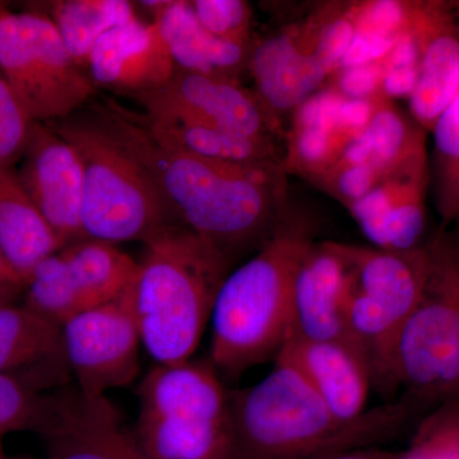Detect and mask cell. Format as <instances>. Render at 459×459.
<instances>
[{"label":"cell","mask_w":459,"mask_h":459,"mask_svg":"<svg viewBox=\"0 0 459 459\" xmlns=\"http://www.w3.org/2000/svg\"><path fill=\"white\" fill-rule=\"evenodd\" d=\"M96 119L150 175L175 221L211 244L230 263L258 250L277 229L290 199L282 165L211 161L161 143L141 114L108 98Z\"/></svg>","instance_id":"1"},{"label":"cell","mask_w":459,"mask_h":459,"mask_svg":"<svg viewBox=\"0 0 459 459\" xmlns=\"http://www.w3.org/2000/svg\"><path fill=\"white\" fill-rule=\"evenodd\" d=\"M314 241L312 217L289 202L272 237L226 276L210 322V361L220 376L235 379L279 355L289 337L296 271Z\"/></svg>","instance_id":"2"},{"label":"cell","mask_w":459,"mask_h":459,"mask_svg":"<svg viewBox=\"0 0 459 459\" xmlns=\"http://www.w3.org/2000/svg\"><path fill=\"white\" fill-rule=\"evenodd\" d=\"M261 382L230 394L235 459H322L388 435L409 418L407 403L338 421L300 369L276 356Z\"/></svg>","instance_id":"3"},{"label":"cell","mask_w":459,"mask_h":459,"mask_svg":"<svg viewBox=\"0 0 459 459\" xmlns=\"http://www.w3.org/2000/svg\"><path fill=\"white\" fill-rule=\"evenodd\" d=\"M144 246L129 289L142 346L156 364L188 361L232 264L179 222L166 226Z\"/></svg>","instance_id":"4"},{"label":"cell","mask_w":459,"mask_h":459,"mask_svg":"<svg viewBox=\"0 0 459 459\" xmlns=\"http://www.w3.org/2000/svg\"><path fill=\"white\" fill-rule=\"evenodd\" d=\"M138 394L134 435L148 459H235L230 394L211 361L156 364Z\"/></svg>","instance_id":"5"},{"label":"cell","mask_w":459,"mask_h":459,"mask_svg":"<svg viewBox=\"0 0 459 459\" xmlns=\"http://www.w3.org/2000/svg\"><path fill=\"white\" fill-rule=\"evenodd\" d=\"M77 151L83 165L82 228L86 238L117 244L146 241L172 220L140 162L93 117L48 123Z\"/></svg>","instance_id":"6"},{"label":"cell","mask_w":459,"mask_h":459,"mask_svg":"<svg viewBox=\"0 0 459 459\" xmlns=\"http://www.w3.org/2000/svg\"><path fill=\"white\" fill-rule=\"evenodd\" d=\"M351 263L346 299L350 337L383 394L398 388L395 351L427 280L428 241L406 252L346 244Z\"/></svg>","instance_id":"7"},{"label":"cell","mask_w":459,"mask_h":459,"mask_svg":"<svg viewBox=\"0 0 459 459\" xmlns=\"http://www.w3.org/2000/svg\"><path fill=\"white\" fill-rule=\"evenodd\" d=\"M429 267L418 307L395 351V379L411 400H459V234L428 241Z\"/></svg>","instance_id":"8"},{"label":"cell","mask_w":459,"mask_h":459,"mask_svg":"<svg viewBox=\"0 0 459 459\" xmlns=\"http://www.w3.org/2000/svg\"><path fill=\"white\" fill-rule=\"evenodd\" d=\"M0 69L32 123L68 119L96 92L42 12L0 9Z\"/></svg>","instance_id":"9"},{"label":"cell","mask_w":459,"mask_h":459,"mask_svg":"<svg viewBox=\"0 0 459 459\" xmlns=\"http://www.w3.org/2000/svg\"><path fill=\"white\" fill-rule=\"evenodd\" d=\"M62 332L66 364L83 397H107L140 373L142 340L129 290L111 303L78 314Z\"/></svg>","instance_id":"10"},{"label":"cell","mask_w":459,"mask_h":459,"mask_svg":"<svg viewBox=\"0 0 459 459\" xmlns=\"http://www.w3.org/2000/svg\"><path fill=\"white\" fill-rule=\"evenodd\" d=\"M133 99L144 115L204 124L244 137L279 142L280 123L238 80L175 69L168 83Z\"/></svg>","instance_id":"11"},{"label":"cell","mask_w":459,"mask_h":459,"mask_svg":"<svg viewBox=\"0 0 459 459\" xmlns=\"http://www.w3.org/2000/svg\"><path fill=\"white\" fill-rule=\"evenodd\" d=\"M18 179L63 247L86 240L84 174L75 148L45 123H32Z\"/></svg>","instance_id":"12"},{"label":"cell","mask_w":459,"mask_h":459,"mask_svg":"<svg viewBox=\"0 0 459 459\" xmlns=\"http://www.w3.org/2000/svg\"><path fill=\"white\" fill-rule=\"evenodd\" d=\"M350 274L346 244L314 241L296 271L287 340L342 342L356 349L346 322Z\"/></svg>","instance_id":"13"},{"label":"cell","mask_w":459,"mask_h":459,"mask_svg":"<svg viewBox=\"0 0 459 459\" xmlns=\"http://www.w3.org/2000/svg\"><path fill=\"white\" fill-rule=\"evenodd\" d=\"M39 429L49 440L50 459H148L107 397L71 391L50 398Z\"/></svg>","instance_id":"14"},{"label":"cell","mask_w":459,"mask_h":459,"mask_svg":"<svg viewBox=\"0 0 459 459\" xmlns=\"http://www.w3.org/2000/svg\"><path fill=\"white\" fill-rule=\"evenodd\" d=\"M413 21L421 57L410 113L431 132L459 93V3L413 2Z\"/></svg>","instance_id":"15"},{"label":"cell","mask_w":459,"mask_h":459,"mask_svg":"<svg viewBox=\"0 0 459 459\" xmlns=\"http://www.w3.org/2000/svg\"><path fill=\"white\" fill-rule=\"evenodd\" d=\"M175 69L155 23L142 22L138 17L105 33L87 65L96 87L131 98L164 86Z\"/></svg>","instance_id":"16"},{"label":"cell","mask_w":459,"mask_h":459,"mask_svg":"<svg viewBox=\"0 0 459 459\" xmlns=\"http://www.w3.org/2000/svg\"><path fill=\"white\" fill-rule=\"evenodd\" d=\"M255 95L280 123L325 86L328 72L305 41L301 29L287 30L253 44L247 65Z\"/></svg>","instance_id":"17"},{"label":"cell","mask_w":459,"mask_h":459,"mask_svg":"<svg viewBox=\"0 0 459 459\" xmlns=\"http://www.w3.org/2000/svg\"><path fill=\"white\" fill-rule=\"evenodd\" d=\"M429 168L383 181L349 208L365 238L385 250L406 252L424 246Z\"/></svg>","instance_id":"18"},{"label":"cell","mask_w":459,"mask_h":459,"mask_svg":"<svg viewBox=\"0 0 459 459\" xmlns=\"http://www.w3.org/2000/svg\"><path fill=\"white\" fill-rule=\"evenodd\" d=\"M280 353L300 369L338 421L351 424L364 416L373 383L358 350L342 342L287 340Z\"/></svg>","instance_id":"19"},{"label":"cell","mask_w":459,"mask_h":459,"mask_svg":"<svg viewBox=\"0 0 459 459\" xmlns=\"http://www.w3.org/2000/svg\"><path fill=\"white\" fill-rule=\"evenodd\" d=\"M155 23L175 68L192 74L238 80L249 65L253 45L221 40L199 23L190 2L171 0Z\"/></svg>","instance_id":"20"},{"label":"cell","mask_w":459,"mask_h":459,"mask_svg":"<svg viewBox=\"0 0 459 459\" xmlns=\"http://www.w3.org/2000/svg\"><path fill=\"white\" fill-rule=\"evenodd\" d=\"M343 96L325 86L292 113L283 169L313 181L336 165L352 140L338 122Z\"/></svg>","instance_id":"21"},{"label":"cell","mask_w":459,"mask_h":459,"mask_svg":"<svg viewBox=\"0 0 459 459\" xmlns=\"http://www.w3.org/2000/svg\"><path fill=\"white\" fill-rule=\"evenodd\" d=\"M0 249L25 285L44 259L63 249L23 189L16 168H0Z\"/></svg>","instance_id":"22"},{"label":"cell","mask_w":459,"mask_h":459,"mask_svg":"<svg viewBox=\"0 0 459 459\" xmlns=\"http://www.w3.org/2000/svg\"><path fill=\"white\" fill-rule=\"evenodd\" d=\"M141 117L157 141L190 155L230 165H283L285 151L277 141L244 137L175 117Z\"/></svg>","instance_id":"23"},{"label":"cell","mask_w":459,"mask_h":459,"mask_svg":"<svg viewBox=\"0 0 459 459\" xmlns=\"http://www.w3.org/2000/svg\"><path fill=\"white\" fill-rule=\"evenodd\" d=\"M60 253L92 309L122 298L137 274L138 262L105 241L86 238L63 247Z\"/></svg>","instance_id":"24"},{"label":"cell","mask_w":459,"mask_h":459,"mask_svg":"<svg viewBox=\"0 0 459 459\" xmlns=\"http://www.w3.org/2000/svg\"><path fill=\"white\" fill-rule=\"evenodd\" d=\"M65 360L62 327L33 310L0 307V374Z\"/></svg>","instance_id":"25"},{"label":"cell","mask_w":459,"mask_h":459,"mask_svg":"<svg viewBox=\"0 0 459 459\" xmlns=\"http://www.w3.org/2000/svg\"><path fill=\"white\" fill-rule=\"evenodd\" d=\"M74 62L87 71L89 57L105 33L137 18L126 0H60L49 3V13Z\"/></svg>","instance_id":"26"},{"label":"cell","mask_w":459,"mask_h":459,"mask_svg":"<svg viewBox=\"0 0 459 459\" xmlns=\"http://www.w3.org/2000/svg\"><path fill=\"white\" fill-rule=\"evenodd\" d=\"M429 186L444 226L459 221V93L435 124Z\"/></svg>","instance_id":"27"},{"label":"cell","mask_w":459,"mask_h":459,"mask_svg":"<svg viewBox=\"0 0 459 459\" xmlns=\"http://www.w3.org/2000/svg\"><path fill=\"white\" fill-rule=\"evenodd\" d=\"M398 459H459V400L429 416Z\"/></svg>","instance_id":"28"},{"label":"cell","mask_w":459,"mask_h":459,"mask_svg":"<svg viewBox=\"0 0 459 459\" xmlns=\"http://www.w3.org/2000/svg\"><path fill=\"white\" fill-rule=\"evenodd\" d=\"M48 398L36 394L32 385L14 374H0V439L23 428H40Z\"/></svg>","instance_id":"29"},{"label":"cell","mask_w":459,"mask_h":459,"mask_svg":"<svg viewBox=\"0 0 459 459\" xmlns=\"http://www.w3.org/2000/svg\"><path fill=\"white\" fill-rule=\"evenodd\" d=\"M190 4L199 23L216 38L235 44L253 45L249 3L243 0H195Z\"/></svg>","instance_id":"30"},{"label":"cell","mask_w":459,"mask_h":459,"mask_svg":"<svg viewBox=\"0 0 459 459\" xmlns=\"http://www.w3.org/2000/svg\"><path fill=\"white\" fill-rule=\"evenodd\" d=\"M31 126L0 69V168H16L25 152Z\"/></svg>","instance_id":"31"},{"label":"cell","mask_w":459,"mask_h":459,"mask_svg":"<svg viewBox=\"0 0 459 459\" xmlns=\"http://www.w3.org/2000/svg\"><path fill=\"white\" fill-rule=\"evenodd\" d=\"M385 65L368 63L352 68L340 69L332 75L329 86L338 91L343 98L351 100H377L380 96Z\"/></svg>","instance_id":"32"},{"label":"cell","mask_w":459,"mask_h":459,"mask_svg":"<svg viewBox=\"0 0 459 459\" xmlns=\"http://www.w3.org/2000/svg\"><path fill=\"white\" fill-rule=\"evenodd\" d=\"M0 285L14 287V289L26 286L20 274L9 264L2 249H0Z\"/></svg>","instance_id":"33"},{"label":"cell","mask_w":459,"mask_h":459,"mask_svg":"<svg viewBox=\"0 0 459 459\" xmlns=\"http://www.w3.org/2000/svg\"><path fill=\"white\" fill-rule=\"evenodd\" d=\"M322 459H377V457L367 455V453L346 451L336 453V455H328V457Z\"/></svg>","instance_id":"34"},{"label":"cell","mask_w":459,"mask_h":459,"mask_svg":"<svg viewBox=\"0 0 459 459\" xmlns=\"http://www.w3.org/2000/svg\"><path fill=\"white\" fill-rule=\"evenodd\" d=\"M14 287H9L4 285H0V307H4V305H8L9 296H11V292L13 291Z\"/></svg>","instance_id":"35"},{"label":"cell","mask_w":459,"mask_h":459,"mask_svg":"<svg viewBox=\"0 0 459 459\" xmlns=\"http://www.w3.org/2000/svg\"><path fill=\"white\" fill-rule=\"evenodd\" d=\"M0 459H4V457H3L2 446H0Z\"/></svg>","instance_id":"36"},{"label":"cell","mask_w":459,"mask_h":459,"mask_svg":"<svg viewBox=\"0 0 459 459\" xmlns=\"http://www.w3.org/2000/svg\"><path fill=\"white\" fill-rule=\"evenodd\" d=\"M3 7H4V5H3L2 3H0V9H2Z\"/></svg>","instance_id":"37"}]
</instances>
